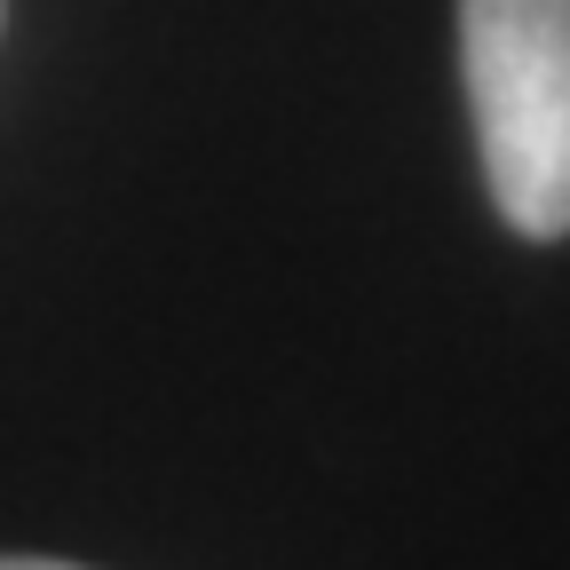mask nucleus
Listing matches in <instances>:
<instances>
[{
	"label": "nucleus",
	"mask_w": 570,
	"mask_h": 570,
	"mask_svg": "<svg viewBox=\"0 0 570 570\" xmlns=\"http://www.w3.org/2000/svg\"><path fill=\"white\" fill-rule=\"evenodd\" d=\"M460 80L499 223L570 238V0H460Z\"/></svg>",
	"instance_id": "f257e3e1"
},
{
	"label": "nucleus",
	"mask_w": 570,
	"mask_h": 570,
	"mask_svg": "<svg viewBox=\"0 0 570 570\" xmlns=\"http://www.w3.org/2000/svg\"><path fill=\"white\" fill-rule=\"evenodd\" d=\"M0 570H80V562H40V554H0Z\"/></svg>",
	"instance_id": "f03ea898"
}]
</instances>
